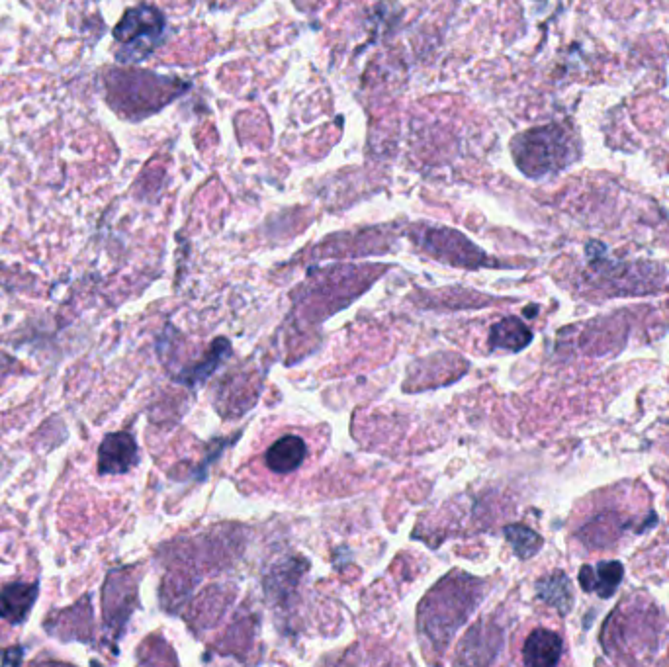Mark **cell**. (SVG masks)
Returning a JSON list of instances; mask_svg holds the SVG:
<instances>
[{
    "instance_id": "cell-1",
    "label": "cell",
    "mask_w": 669,
    "mask_h": 667,
    "mask_svg": "<svg viewBox=\"0 0 669 667\" xmlns=\"http://www.w3.org/2000/svg\"><path fill=\"white\" fill-rule=\"evenodd\" d=\"M578 155L572 135L562 126H542L513 139V157L527 177H544L562 171Z\"/></svg>"
},
{
    "instance_id": "cell-2",
    "label": "cell",
    "mask_w": 669,
    "mask_h": 667,
    "mask_svg": "<svg viewBox=\"0 0 669 667\" xmlns=\"http://www.w3.org/2000/svg\"><path fill=\"white\" fill-rule=\"evenodd\" d=\"M165 32V18L151 6L132 8L116 28V40L124 45L122 59L137 61L149 55L161 42Z\"/></svg>"
},
{
    "instance_id": "cell-3",
    "label": "cell",
    "mask_w": 669,
    "mask_h": 667,
    "mask_svg": "<svg viewBox=\"0 0 669 667\" xmlns=\"http://www.w3.org/2000/svg\"><path fill=\"white\" fill-rule=\"evenodd\" d=\"M415 239L423 249H427V253H431L433 257L445 261L448 265H460V267L488 265L486 255L456 231L425 227L419 235H415Z\"/></svg>"
},
{
    "instance_id": "cell-4",
    "label": "cell",
    "mask_w": 669,
    "mask_h": 667,
    "mask_svg": "<svg viewBox=\"0 0 669 667\" xmlns=\"http://www.w3.org/2000/svg\"><path fill=\"white\" fill-rule=\"evenodd\" d=\"M445 591V589H443ZM446 601H448V589L445 591ZM478 603V597H476V589H468V587H462V585H454L452 587V601L443 603L437 595H431L423 605L427 609V617H423V624L427 626V632L433 636V638H441L448 642L452 638V634L456 632L452 628V623H450V617L448 615H456L460 617L462 621L468 619V615L472 613V609L476 607Z\"/></svg>"
},
{
    "instance_id": "cell-5",
    "label": "cell",
    "mask_w": 669,
    "mask_h": 667,
    "mask_svg": "<svg viewBox=\"0 0 669 667\" xmlns=\"http://www.w3.org/2000/svg\"><path fill=\"white\" fill-rule=\"evenodd\" d=\"M139 460L137 443L130 433H112L98 448V470L102 474H126Z\"/></svg>"
},
{
    "instance_id": "cell-6",
    "label": "cell",
    "mask_w": 669,
    "mask_h": 667,
    "mask_svg": "<svg viewBox=\"0 0 669 667\" xmlns=\"http://www.w3.org/2000/svg\"><path fill=\"white\" fill-rule=\"evenodd\" d=\"M38 599V583H12L0 589V619L22 624Z\"/></svg>"
},
{
    "instance_id": "cell-7",
    "label": "cell",
    "mask_w": 669,
    "mask_h": 667,
    "mask_svg": "<svg viewBox=\"0 0 669 667\" xmlns=\"http://www.w3.org/2000/svg\"><path fill=\"white\" fill-rule=\"evenodd\" d=\"M562 650L564 642L556 632L538 628L531 632L523 646V662L533 667L556 666L562 658Z\"/></svg>"
},
{
    "instance_id": "cell-8",
    "label": "cell",
    "mask_w": 669,
    "mask_h": 667,
    "mask_svg": "<svg viewBox=\"0 0 669 667\" xmlns=\"http://www.w3.org/2000/svg\"><path fill=\"white\" fill-rule=\"evenodd\" d=\"M625 578V568L621 562H601L595 568H581L580 583L587 593H597L603 599H609L619 589Z\"/></svg>"
},
{
    "instance_id": "cell-9",
    "label": "cell",
    "mask_w": 669,
    "mask_h": 667,
    "mask_svg": "<svg viewBox=\"0 0 669 667\" xmlns=\"http://www.w3.org/2000/svg\"><path fill=\"white\" fill-rule=\"evenodd\" d=\"M533 341V331L519 317H505L495 323L490 331V347L493 351L521 353Z\"/></svg>"
},
{
    "instance_id": "cell-10",
    "label": "cell",
    "mask_w": 669,
    "mask_h": 667,
    "mask_svg": "<svg viewBox=\"0 0 669 667\" xmlns=\"http://www.w3.org/2000/svg\"><path fill=\"white\" fill-rule=\"evenodd\" d=\"M306 454H308V446L302 437L286 435L268 448L265 462L272 472L288 474L300 468V464H304Z\"/></svg>"
},
{
    "instance_id": "cell-11",
    "label": "cell",
    "mask_w": 669,
    "mask_h": 667,
    "mask_svg": "<svg viewBox=\"0 0 669 667\" xmlns=\"http://www.w3.org/2000/svg\"><path fill=\"white\" fill-rule=\"evenodd\" d=\"M536 595L548 607L556 609L560 615H568L574 607L572 581L564 572H554L536 581Z\"/></svg>"
},
{
    "instance_id": "cell-12",
    "label": "cell",
    "mask_w": 669,
    "mask_h": 667,
    "mask_svg": "<svg viewBox=\"0 0 669 667\" xmlns=\"http://www.w3.org/2000/svg\"><path fill=\"white\" fill-rule=\"evenodd\" d=\"M229 353H231V345H229V341L218 339V341L214 343V347H212V353H208L204 360H200L198 364L186 368L184 374H180V382H184V384L190 386V388L204 384V382L210 378V374L222 364L227 356H229Z\"/></svg>"
},
{
    "instance_id": "cell-13",
    "label": "cell",
    "mask_w": 669,
    "mask_h": 667,
    "mask_svg": "<svg viewBox=\"0 0 669 667\" xmlns=\"http://www.w3.org/2000/svg\"><path fill=\"white\" fill-rule=\"evenodd\" d=\"M505 536L513 548V552L521 558V560H529L538 550L542 548V536L535 533L533 529L525 527V525H509L505 527Z\"/></svg>"
},
{
    "instance_id": "cell-14",
    "label": "cell",
    "mask_w": 669,
    "mask_h": 667,
    "mask_svg": "<svg viewBox=\"0 0 669 667\" xmlns=\"http://www.w3.org/2000/svg\"><path fill=\"white\" fill-rule=\"evenodd\" d=\"M22 648H12V650H6L4 656H2V662L4 664H20L22 662Z\"/></svg>"
}]
</instances>
